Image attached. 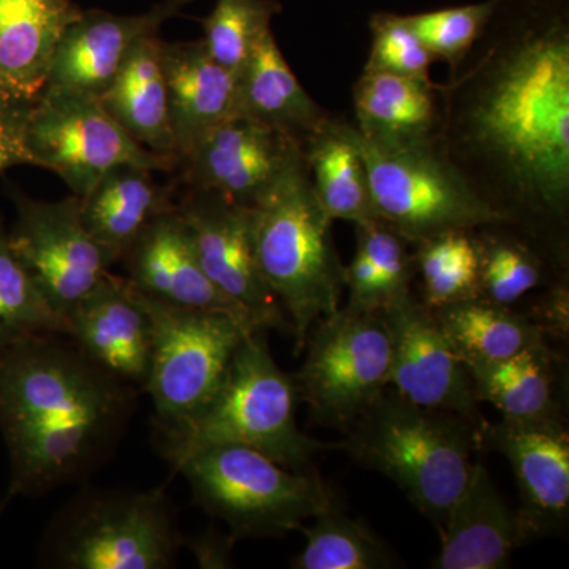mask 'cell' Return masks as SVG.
Returning <instances> with one entry per match:
<instances>
[{"instance_id":"7402d4cb","label":"cell","mask_w":569,"mask_h":569,"mask_svg":"<svg viewBox=\"0 0 569 569\" xmlns=\"http://www.w3.org/2000/svg\"><path fill=\"white\" fill-rule=\"evenodd\" d=\"M80 13L71 0H0V96L39 99L59 40Z\"/></svg>"},{"instance_id":"44dd1931","label":"cell","mask_w":569,"mask_h":569,"mask_svg":"<svg viewBox=\"0 0 569 569\" xmlns=\"http://www.w3.org/2000/svg\"><path fill=\"white\" fill-rule=\"evenodd\" d=\"M160 56L179 162L213 127L236 114V73L213 61L201 40L162 41Z\"/></svg>"},{"instance_id":"83f0119b","label":"cell","mask_w":569,"mask_h":569,"mask_svg":"<svg viewBox=\"0 0 569 569\" xmlns=\"http://www.w3.org/2000/svg\"><path fill=\"white\" fill-rule=\"evenodd\" d=\"M310 181L329 219L355 224L377 219L365 159L350 122L329 116L302 146Z\"/></svg>"},{"instance_id":"2e32d148","label":"cell","mask_w":569,"mask_h":569,"mask_svg":"<svg viewBox=\"0 0 569 569\" xmlns=\"http://www.w3.org/2000/svg\"><path fill=\"white\" fill-rule=\"evenodd\" d=\"M302 153L287 134L242 114L224 119L178 162L189 189L253 208Z\"/></svg>"},{"instance_id":"8d00e7d4","label":"cell","mask_w":569,"mask_h":569,"mask_svg":"<svg viewBox=\"0 0 569 569\" xmlns=\"http://www.w3.org/2000/svg\"><path fill=\"white\" fill-rule=\"evenodd\" d=\"M358 249L372 261L380 283L381 301H389L411 290L415 280L413 246L383 220L356 224Z\"/></svg>"},{"instance_id":"d590c367","label":"cell","mask_w":569,"mask_h":569,"mask_svg":"<svg viewBox=\"0 0 569 569\" xmlns=\"http://www.w3.org/2000/svg\"><path fill=\"white\" fill-rule=\"evenodd\" d=\"M370 32L372 44L365 71H383L400 77L430 80V66L436 59L408 28L403 14L388 11L372 14Z\"/></svg>"},{"instance_id":"74e56055","label":"cell","mask_w":569,"mask_h":569,"mask_svg":"<svg viewBox=\"0 0 569 569\" xmlns=\"http://www.w3.org/2000/svg\"><path fill=\"white\" fill-rule=\"evenodd\" d=\"M33 103L0 96V171L18 164H31L26 151L24 133Z\"/></svg>"},{"instance_id":"6da1fadb","label":"cell","mask_w":569,"mask_h":569,"mask_svg":"<svg viewBox=\"0 0 569 569\" xmlns=\"http://www.w3.org/2000/svg\"><path fill=\"white\" fill-rule=\"evenodd\" d=\"M437 93L441 151L568 271L569 0H498Z\"/></svg>"},{"instance_id":"9a60e30c","label":"cell","mask_w":569,"mask_h":569,"mask_svg":"<svg viewBox=\"0 0 569 569\" xmlns=\"http://www.w3.org/2000/svg\"><path fill=\"white\" fill-rule=\"evenodd\" d=\"M479 449L508 459L520 493L518 516L527 538L560 533L569 512V433L563 418L485 421Z\"/></svg>"},{"instance_id":"603a6c76","label":"cell","mask_w":569,"mask_h":569,"mask_svg":"<svg viewBox=\"0 0 569 569\" xmlns=\"http://www.w3.org/2000/svg\"><path fill=\"white\" fill-rule=\"evenodd\" d=\"M236 114L279 130L301 148L331 116L302 88L272 31L236 73Z\"/></svg>"},{"instance_id":"8fae6325","label":"cell","mask_w":569,"mask_h":569,"mask_svg":"<svg viewBox=\"0 0 569 569\" xmlns=\"http://www.w3.org/2000/svg\"><path fill=\"white\" fill-rule=\"evenodd\" d=\"M32 167L54 171L78 198L110 168L133 163L152 171H170L174 159L142 148L108 114L99 99L44 89L29 112L24 133Z\"/></svg>"},{"instance_id":"5bb4252c","label":"cell","mask_w":569,"mask_h":569,"mask_svg":"<svg viewBox=\"0 0 569 569\" xmlns=\"http://www.w3.org/2000/svg\"><path fill=\"white\" fill-rule=\"evenodd\" d=\"M378 312L391 342L389 387L417 406L485 425L467 367L452 350L432 309L408 290Z\"/></svg>"},{"instance_id":"e0dca14e","label":"cell","mask_w":569,"mask_h":569,"mask_svg":"<svg viewBox=\"0 0 569 569\" xmlns=\"http://www.w3.org/2000/svg\"><path fill=\"white\" fill-rule=\"evenodd\" d=\"M190 2L192 0H167L134 17L81 10L59 40L44 89L100 99L118 77L134 44L146 37H156L160 26Z\"/></svg>"},{"instance_id":"9c48e42d","label":"cell","mask_w":569,"mask_h":569,"mask_svg":"<svg viewBox=\"0 0 569 569\" xmlns=\"http://www.w3.org/2000/svg\"><path fill=\"white\" fill-rule=\"evenodd\" d=\"M293 377L298 399L321 426L343 433L389 387L391 342L380 312L346 306L321 318Z\"/></svg>"},{"instance_id":"30bf717a","label":"cell","mask_w":569,"mask_h":569,"mask_svg":"<svg viewBox=\"0 0 569 569\" xmlns=\"http://www.w3.org/2000/svg\"><path fill=\"white\" fill-rule=\"evenodd\" d=\"M182 537L162 489L103 492L71 505L56 527L51 552L67 569H164Z\"/></svg>"},{"instance_id":"cb8c5ba5","label":"cell","mask_w":569,"mask_h":569,"mask_svg":"<svg viewBox=\"0 0 569 569\" xmlns=\"http://www.w3.org/2000/svg\"><path fill=\"white\" fill-rule=\"evenodd\" d=\"M80 201L86 230L112 263L121 261L153 219L176 208L173 189L157 183L152 170L133 163L114 164Z\"/></svg>"},{"instance_id":"ac0fdd59","label":"cell","mask_w":569,"mask_h":569,"mask_svg":"<svg viewBox=\"0 0 569 569\" xmlns=\"http://www.w3.org/2000/svg\"><path fill=\"white\" fill-rule=\"evenodd\" d=\"M67 323V336L92 365L142 388L151 367L152 323L126 277L108 272L73 307Z\"/></svg>"},{"instance_id":"ffe728a7","label":"cell","mask_w":569,"mask_h":569,"mask_svg":"<svg viewBox=\"0 0 569 569\" xmlns=\"http://www.w3.org/2000/svg\"><path fill=\"white\" fill-rule=\"evenodd\" d=\"M437 569L507 568L527 535L518 512L498 492L488 468L473 463L466 489L449 509L440 530Z\"/></svg>"},{"instance_id":"7a4b0ae2","label":"cell","mask_w":569,"mask_h":569,"mask_svg":"<svg viewBox=\"0 0 569 569\" xmlns=\"http://www.w3.org/2000/svg\"><path fill=\"white\" fill-rule=\"evenodd\" d=\"M58 336L0 347V427L13 466L11 493L47 492L80 477L132 410V387Z\"/></svg>"},{"instance_id":"ba28073f","label":"cell","mask_w":569,"mask_h":569,"mask_svg":"<svg viewBox=\"0 0 569 569\" xmlns=\"http://www.w3.org/2000/svg\"><path fill=\"white\" fill-rule=\"evenodd\" d=\"M137 293L152 323L151 367L142 391L151 396L160 432H168L212 399L234 351L258 328L231 313L182 309Z\"/></svg>"},{"instance_id":"e575fe53","label":"cell","mask_w":569,"mask_h":569,"mask_svg":"<svg viewBox=\"0 0 569 569\" xmlns=\"http://www.w3.org/2000/svg\"><path fill=\"white\" fill-rule=\"evenodd\" d=\"M497 3L498 0H485L452 9L403 14V20L432 58L447 62L452 71L485 32Z\"/></svg>"},{"instance_id":"277c9868","label":"cell","mask_w":569,"mask_h":569,"mask_svg":"<svg viewBox=\"0 0 569 569\" xmlns=\"http://www.w3.org/2000/svg\"><path fill=\"white\" fill-rule=\"evenodd\" d=\"M332 220L318 201L305 153L252 208L254 258L291 325L295 355L318 320L340 307L346 266L337 254Z\"/></svg>"},{"instance_id":"f1b7e54d","label":"cell","mask_w":569,"mask_h":569,"mask_svg":"<svg viewBox=\"0 0 569 569\" xmlns=\"http://www.w3.org/2000/svg\"><path fill=\"white\" fill-rule=\"evenodd\" d=\"M479 249V298L515 307L526 296L549 284L568 280L545 250L509 223L477 228Z\"/></svg>"},{"instance_id":"3957f363","label":"cell","mask_w":569,"mask_h":569,"mask_svg":"<svg viewBox=\"0 0 569 569\" xmlns=\"http://www.w3.org/2000/svg\"><path fill=\"white\" fill-rule=\"evenodd\" d=\"M481 427L410 402L388 387L339 443L359 463L396 482L438 531L466 489Z\"/></svg>"},{"instance_id":"ab89813d","label":"cell","mask_w":569,"mask_h":569,"mask_svg":"<svg viewBox=\"0 0 569 569\" xmlns=\"http://www.w3.org/2000/svg\"><path fill=\"white\" fill-rule=\"evenodd\" d=\"M10 496L6 498L2 505H0V515H2L3 508H6L7 500H9Z\"/></svg>"},{"instance_id":"f35d334b","label":"cell","mask_w":569,"mask_h":569,"mask_svg":"<svg viewBox=\"0 0 569 569\" xmlns=\"http://www.w3.org/2000/svg\"><path fill=\"white\" fill-rule=\"evenodd\" d=\"M233 537H203L194 539L192 552L203 568H224L230 561Z\"/></svg>"},{"instance_id":"d6a6232c","label":"cell","mask_w":569,"mask_h":569,"mask_svg":"<svg viewBox=\"0 0 569 569\" xmlns=\"http://www.w3.org/2000/svg\"><path fill=\"white\" fill-rule=\"evenodd\" d=\"M69 323L41 295L0 222V347L31 337L67 336Z\"/></svg>"},{"instance_id":"8992f818","label":"cell","mask_w":569,"mask_h":569,"mask_svg":"<svg viewBox=\"0 0 569 569\" xmlns=\"http://www.w3.org/2000/svg\"><path fill=\"white\" fill-rule=\"evenodd\" d=\"M194 503L222 519L231 537H283L339 507L316 471H295L242 445L206 447L174 463Z\"/></svg>"},{"instance_id":"d4e9b609","label":"cell","mask_w":569,"mask_h":569,"mask_svg":"<svg viewBox=\"0 0 569 569\" xmlns=\"http://www.w3.org/2000/svg\"><path fill=\"white\" fill-rule=\"evenodd\" d=\"M160 50L162 40L157 36L138 41L99 100L138 144L176 160Z\"/></svg>"},{"instance_id":"484cf974","label":"cell","mask_w":569,"mask_h":569,"mask_svg":"<svg viewBox=\"0 0 569 569\" xmlns=\"http://www.w3.org/2000/svg\"><path fill=\"white\" fill-rule=\"evenodd\" d=\"M355 129L369 140L417 142L437 137V84L432 80L362 71L353 86Z\"/></svg>"},{"instance_id":"f546056e","label":"cell","mask_w":569,"mask_h":569,"mask_svg":"<svg viewBox=\"0 0 569 569\" xmlns=\"http://www.w3.org/2000/svg\"><path fill=\"white\" fill-rule=\"evenodd\" d=\"M438 325L463 366L505 361L531 346L546 342V332L515 307L477 298L432 310Z\"/></svg>"},{"instance_id":"4dcf8cb0","label":"cell","mask_w":569,"mask_h":569,"mask_svg":"<svg viewBox=\"0 0 569 569\" xmlns=\"http://www.w3.org/2000/svg\"><path fill=\"white\" fill-rule=\"evenodd\" d=\"M415 279L429 309L479 298V249L475 230H455L415 242Z\"/></svg>"},{"instance_id":"1f68e13d","label":"cell","mask_w":569,"mask_h":569,"mask_svg":"<svg viewBox=\"0 0 569 569\" xmlns=\"http://www.w3.org/2000/svg\"><path fill=\"white\" fill-rule=\"evenodd\" d=\"M306 546L291 561L295 569H385L395 567L387 546L339 507L301 527Z\"/></svg>"},{"instance_id":"7c38bea8","label":"cell","mask_w":569,"mask_h":569,"mask_svg":"<svg viewBox=\"0 0 569 569\" xmlns=\"http://www.w3.org/2000/svg\"><path fill=\"white\" fill-rule=\"evenodd\" d=\"M14 204L11 249L52 309L67 320L114 263L86 230L77 194L56 203L14 194Z\"/></svg>"},{"instance_id":"4fadbf2b","label":"cell","mask_w":569,"mask_h":569,"mask_svg":"<svg viewBox=\"0 0 569 569\" xmlns=\"http://www.w3.org/2000/svg\"><path fill=\"white\" fill-rule=\"evenodd\" d=\"M206 276L260 329L291 332L254 258L252 208L212 190L189 189L178 204Z\"/></svg>"},{"instance_id":"4316f807","label":"cell","mask_w":569,"mask_h":569,"mask_svg":"<svg viewBox=\"0 0 569 569\" xmlns=\"http://www.w3.org/2000/svg\"><path fill=\"white\" fill-rule=\"evenodd\" d=\"M478 402H489L509 419L563 418L561 359L548 342L492 362L468 367Z\"/></svg>"},{"instance_id":"d6986e66","label":"cell","mask_w":569,"mask_h":569,"mask_svg":"<svg viewBox=\"0 0 569 569\" xmlns=\"http://www.w3.org/2000/svg\"><path fill=\"white\" fill-rule=\"evenodd\" d=\"M121 261L126 279L148 298L182 309L231 313L257 328L244 310L206 276L178 206L153 219Z\"/></svg>"},{"instance_id":"52a82bcc","label":"cell","mask_w":569,"mask_h":569,"mask_svg":"<svg viewBox=\"0 0 569 569\" xmlns=\"http://www.w3.org/2000/svg\"><path fill=\"white\" fill-rule=\"evenodd\" d=\"M353 137L365 159L377 219L411 244L447 231L505 222L445 156L437 137L380 142L362 137L355 126Z\"/></svg>"},{"instance_id":"836d02e7","label":"cell","mask_w":569,"mask_h":569,"mask_svg":"<svg viewBox=\"0 0 569 569\" xmlns=\"http://www.w3.org/2000/svg\"><path fill=\"white\" fill-rule=\"evenodd\" d=\"M283 10L277 0H217L204 20L206 51L224 69L238 73L249 61L276 14Z\"/></svg>"},{"instance_id":"5b68a950","label":"cell","mask_w":569,"mask_h":569,"mask_svg":"<svg viewBox=\"0 0 569 569\" xmlns=\"http://www.w3.org/2000/svg\"><path fill=\"white\" fill-rule=\"evenodd\" d=\"M298 391L269 350L266 329L249 332L234 351L222 385L190 421L162 433L171 466L190 452L216 445H242L280 466L310 471L318 452L335 448L307 437L296 422Z\"/></svg>"}]
</instances>
